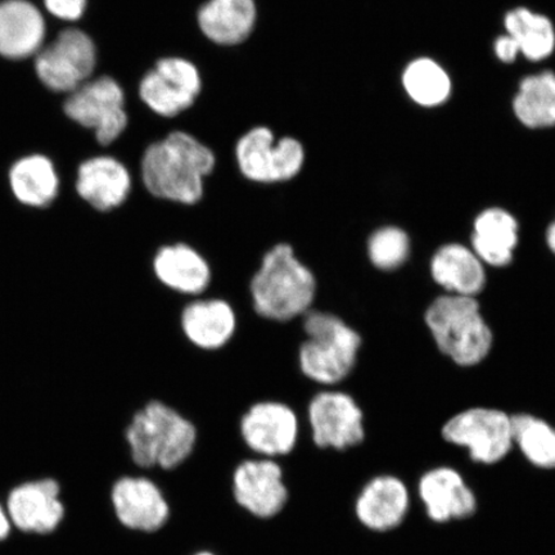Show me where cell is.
<instances>
[{"instance_id":"cell-13","label":"cell","mask_w":555,"mask_h":555,"mask_svg":"<svg viewBox=\"0 0 555 555\" xmlns=\"http://www.w3.org/2000/svg\"><path fill=\"white\" fill-rule=\"evenodd\" d=\"M65 113L81 127L94 130L102 145L115 142L128 125L124 90L109 76L89 80L69 93Z\"/></svg>"},{"instance_id":"cell-31","label":"cell","mask_w":555,"mask_h":555,"mask_svg":"<svg viewBox=\"0 0 555 555\" xmlns=\"http://www.w3.org/2000/svg\"><path fill=\"white\" fill-rule=\"evenodd\" d=\"M88 0H44L48 12L54 17L76 21L85 15Z\"/></svg>"},{"instance_id":"cell-6","label":"cell","mask_w":555,"mask_h":555,"mask_svg":"<svg viewBox=\"0 0 555 555\" xmlns=\"http://www.w3.org/2000/svg\"><path fill=\"white\" fill-rule=\"evenodd\" d=\"M237 437L249 456L282 461L300 447L302 422L289 402L260 399L251 402L241 414Z\"/></svg>"},{"instance_id":"cell-30","label":"cell","mask_w":555,"mask_h":555,"mask_svg":"<svg viewBox=\"0 0 555 555\" xmlns=\"http://www.w3.org/2000/svg\"><path fill=\"white\" fill-rule=\"evenodd\" d=\"M366 251L373 267L390 272L404 266L409 259L411 240L401 228H379L367 240Z\"/></svg>"},{"instance_id":"cell-21","label":"cell","mask_w":555,"mask_h":555,"mask_svg":"<svg viewBox=\"0 0 555 555\" xmlns=\"http://www.w3.org/2000/svg\"><path fill=\"white\" fill-rule=\"evenodd\" d=\"M46 39V21L27 0L0 2V55L24 60L38 54Z\"/></svg>"},{"instance_id":"cell-11","label":"cell","mask_w":555,"mask_h":555,"mask_svg":"<svg viewBox=\"0 0 555 555\" xmlns=\"http://www.w3.org/2000/svg\"><path fill=\"white\" fill-rule=\"evenodd\" d=\"M231 491L235 505L259 520L280 516L289 502L282 463L268 457L240 461L232 472Z\"/></svg>"},{"instance_id":"cell-24","label":"cell","mask_w":555,"mask_h":555,"mask_svg":"<svg viewBox=\"0 0 555 555\" xmlns=\"http://www.w3.org/2000/svg\"><path fill=\"white\" fill-rule=\"evenodd\" d=\"M518 223L504 208H486L475 220L472 246L485 266L508 267L518 245Z\"/></svg>"},{"instance_id":"cell-17","label":"cell","mask_w":555,"mask_h":555,"mask_svg":"<svg viewBox=\"0 0 555 555\" xmlns=\"http://www.w3.org/2000/svg\"><path fill=\"white\" fill-rule=\"evenodd\" d=\"M151 272L159 286L190 300L206 295L214 282L210 260L186 242L159 246L152 256Z\"/></svg>"},{"instance_id":"cell-34","label":"cell","mask_w":555,"mask_h":555,"mask_svg":"<svg viewBox=\"0 0 555 555\" xmlns=\"http://www.w3.org/2000/svg\"><path fill=\"white\" fill-rule=\"evenodd\" d=\"M546 243L547 246L552 249V253L555 255V221L547 228L546 232Z\"/></svg>"},{"instance_id":"cell-14","label":"cell","mask_w":555,"mask_h":555,"mask_svg":"<svg viewBox=\"0 0 555 555\" xmlns=\"http://www.w3.org/2000/svg\"><path fill=\"white\" fill-rule=\"evenodd\" d=\"M203 80L196 65L179 57L158 60L139 85V96L163 117H173L196 102Z\"/></svg>"},{"instance_id":"cell-15","label":"cell","mask_w":555,"mask_h":555,"mask_svg":"<svg viewBox=\"0 0 555 555\" xmlns=\"http://www.w3.org/2000/svg\"><path fill=\"white\" fill-rule=\"evenodd\" d=\"M412 508L408 485L393 475L370 478L352 499L356 522L367 532L387 533L404 525Z\"/></svg>"},{"instance_id":"cell-32","label":"cell","mask_w":555,"mask_h":555,"mask_svg":"<svg viewBox=\"0 0 555 555\" xmlns=\"http://www.w3.org/2000/svg\"><path fill=\"white\" fill-rule=\"evenodd\" d=\"M494 51L496 57L504 62V64H512L519 55L516 41L513 40L508 34L502 35V37L495 40Z\"/></svg>"},{"instance_id":"cell-3","label":"cell","mask_w":555,"mask_h":555,"mask_svg":"<svg viewBox=\"0 0 555 555\" xmlns=\"http://www.w3.org/2000/svg\"><path fill=\"white\" fill-rule=\"evenodd\" d=\"M214 152L184 131L151 144L142 159V179L152 196L193 206L204 198V180L215 168Z\"/></svg>"},{"instance_id":"cell-35","label":"cell","mask_w":555,"mask_h":555,"mask_svg":"<svg viewBox=\"0 0 555 555\" xmlns=\"http://www.w3.org/2000/svg\"><path fill=\"white\" fill-rule=\"evenodd\" d=\"M193 555H218V554H215V553H212L210 551H201V552H198L196 554H193Z\"/></svg>"},{"instance_id":"cell-27","label":"cell","mask_w":555,"mask_h":555,"mask_svg":"<svg viewBox=\"0 0 555 555\" xmlns=\"http://www.w3.org/2000/svg\"><path fill=\"white\" fill-rule=\"evenodd\" d=\"M513 111L527 128L555 127V74L543 72L520 81Z\"/></svg>"},{"instance_id":"cell-22","label":"cell","mask_w":555,"mask_h":555,"mask_svg":"<svg viewBox=\"0 0 555 555\" xmlns=\"http://www.w3.org/2000/svg\"><path fill=\"white\" fill-rule=\"evenodd\" d=\"M429 270L447 295L476 297L486 286L485 263L474 249L461 243H449L437 249Z\"/></svg>"},{"instance_id":"cell-4","label":"cell","mask_w":555,"mask_h":555,"mask_svg":"<svg viewBox=\"0 0 555 555\" xmlns=\"http://www.w3.org/2000/svg\"><path fill=\"white\" fill-rule=\"evenodd\" d=\"M302 341L297 347V367L311 384L336 387L353 371L362 349V336L331 311L312 309L301 318Z\"/></svg>"},{"instance_id":"cell-20","label":"cell","mask_w":555,"mask_h":555,"mask_svg":"<svg viewBox=\"0 0 555 555\" xmlns=\"http://www.w3.org/2000/svg\"><path fill=\"white\" fill-rule=\"evenodd\" d=\"M76 192L100 212H109L127 203L131 192V177L116 158L100 156L80 165Z\"/></svg>"},{"instance_id":"cell-33","label":"cell","mask_w":555,"mask_h":555,"mask_svg":"<svg viewBox=\"0 0 555 555\" xmlns=\"http://www.w3.org/2000/svg\"><path fill=\"white\" fill-rule=\"evenodd\" d=\"M12 529L11 519L9 513H7L5 506L0 504V541L9 538Z\"/></svg>"},{"instance_id":"cell-5","label":"cell","mask_w":555,"mask_h":555,"mask_svg":"<svg viewBox=\"0 0 555 555\" xmlns=\"http://www.w3.org/2000/svg\"><path fill=\"white\" fill-rule=\"evenodd\" d=\"M425 321L439 350L455 364L475 366L488 358L494 336L476 297H437L429 305Z\"/></svg>"},{"instance_id":"cell-16","label":"cell","mask_w":555,"mask_h":555,"mask_svg":"<svg viewBox=\"0 0 555 555\" xmlns=\"http://www.w3.org/2000/svg\"><path fill=\"white\" fill-rule=\"evenodd\" d=\"M179 330L194 349L218 352L227 349L237 336L238 311L225 297L191 298L179 311Z\"/></svg>"},{"instance_id":"cell-12","label":"cell","mask_w":555,"mask_h":555,"mask_svg":"<svg viewBox=\"0 0 555 555\" xmlns=\"http://www.w3.org/2000/svg\"><path fill=\"white\" fill-rule=\"evenodd\" d=\"M96 64L94 41L86 31L69 27L52 44L41 48L35 69L43 85L57 93H73L86 85Z\"/></svg>"},{"instance_id":"cell-18","label":"cell","mask_w":555,"mask_h":555,"mask_svg":"<svg viewBox=\"0 0 555 555\" xmlns=\"http://www.w3.org/2000/svg\"><path fill=\"white\" fill-rule=\"evenodd\" d=\"M416 495L431 522L447 525L461 522L476 515V492L466 478L453 467L431 468L416 483Z\"/></svg>"},{"instance_id":"cell-8","label":"cell","mask_w":555,"mask_h":555,"mask_svg":"<svg viewBox=\"0 0 555 555\" xmlns=\"http://www.w3.org/2000/svg\"><path fill=\"white\" fill-rule=\"evenodd\" d=\"M442 437L467 449L469 457L483 466H494L511 453L512 416L491 408H472L453 416L442 427Z\"/></svg>"},{"instance_id":"cell-29","label":"cell","mask_w":555,"mask_h":555,"mask_svg":"<svg viewBox=\"0 0 555 555\" xmlns=\"http://www.w3.org/2000/svg\"><path fill=\"white\" fill-rule=\"evenodd\" d=\"M513 442L531 466L555 469V428L535 415L512 416Z\"/></svg>"},{"instance_id":"cell-26","label":"cell","mask_w":555,"mask_h":555,"mask_svg":"<svg viewBox=\"0 0 555 555\" xmlns=\"http://www.w3.org/2000/svg\"><path fill=\"white\" fill-rule=\"evenodd\" d=\"M506 34L516 41L519 54L529 61L540 62L550 59L555 51V27L541 13L526 7H518L506 13Z\"/></svg>"},{"instance_id":"cell-28","label":"cell","mask_w":555,"mask_h":555,"mask_svg":"<svg viewBox=\"0 0 555 555\" xmlns=\"http://www.w3.org/2000/svg\"><path fill=\"white\" fill-rule=\"evenodd\" d=\"M402 86L414 103L434 108L446 103L453 90L447 69L433 59L413 60L402 74Z\"/></svg>"},{"instance_id":"cell-25","label":"cell","mask_w":555,"mask_h":555,"mask_svg":"<svg viewBox=\"0 0 555 555\" xmlns=\"http://www.w3.org/2000/svg\"><path fill=\"white\" fill-rule=\"evenodd\" d=\"M10 183L13 196L25 206L48 207L59 196L57 171L46 156L33 155L18 159L12 166Z\"/></svg>"},{"instance_id":"cell-10","label":"cell","mask_w":555,"mask_h":555,"mask_svg":"<svg viewBox=\"0 0 555 555\" xmlns=\"http://www.w3.org/2000/svg\"><path fill=\"white\" fill-rule=\"evenodd\" d=\"M235 156L243 177L262 184L288 182L305 163V150L297 139L284 137L275 142L267 127L247 131L235 147Z\"/></svg>"},{"instance_id":"cell-23","label":"cell","mask_w":555,"mask_h":555,"mask_svg":"<svg viewBox=\"0 0 555 555\" xmlns=\"http://www.w3.org/2000/svg\"><path fill=\"white\" fill-rule=\"evenodd\" d=\"M258 9L255 0H207L197 15L201 31L215 44L243 43L255 29Z\"/></svg>"},{"instance_id":"cell-1","label":"cell","mask_w":555,"mask_h":555,"mask_svg":"<svg viewBox=\"0 0 555 555\" xmlns=\"http://www.w3.org/2000/svg\"><path fill=\"white\" fill-rule=\"evenodd\" d=\"M196 422L162 399H152L131 414L122 441L139 472H172L183 467L199 442Z\"/></svg>"},{"instance_id":"cell-9","label":"cell","mask_w":555,"mask_h":555,"mask_svg":"<svg viewBox=\"0 0 555 555\" xmlns=\"http://www.w3.org/2000/svg\"><path fill=\"white\" fill-rule=\"evenodd\" d=\"M108 499L116 522L129 532L154 535L169 522L168 498L162 486L144 472L117 477Z\"/></svg>"},{"instance_id":"cell-7","label":"cell","mask_w":555,"mask_h":555,"mask_svg":"<svg viewBox=\"0 0 555 555\" xmlns=\"http://www.w3.org/2000/svg\"><path fill=\"white\" fill-rule=\"evenodd\" d=\"M310 446L345 453L365 440L364 414L356 399L335 387L312 395L307 406Z\"/></svg>"},{"instance_id":"cell-2","label":"cell","mask_w":555,"mask_h":555,"mask_svg":"<svg viewBox=\"0 0 555 555\" xmlns=\"http://www.w3.org/2000/svg\"><path fill=\"white\" fill-rule=\"evenodd\" d=\"M318 278L288 242L263 253L248 281L249 305L263 321L287 324L314 309Z\"/></svg>"},{"instance_id":"cell-19","label":"cell","mask_w":555,"mask_h":555,"mask_svg":"<svg viewBox=\"0 0 555 555\" xmlns=\"http://www.w3.org/2000/svg\"><path fill=\"white\" fill-rule=\"evenodd\" d=\"M5 509L12 526L37 535L54 532L66 517L61 485L54 478L17 485L7 498Z\"/></svg>"}]
</instances>
